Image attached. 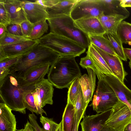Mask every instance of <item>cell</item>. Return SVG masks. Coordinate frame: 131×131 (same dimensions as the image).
I'll return each instance as SVG.
<instances>
[{
    "mask_svg": "<svg viewBox=\"0 0 131 131\" xmlns=\"http://www.w3.org/2000/svg\"><path fill=\"white\" fill-rule=\"evenodd\" d=\"M28 119L30 123L36 131H44L43 128L40 127L37 122V117L34 113L29 114Z\"/></svg>",
    "mask_w": 131,
    "mask_h": 131,
    "instance_id": "40",
    "label": "cell"
},
{
    "mask_svg": "<svg viewBox=\"0 0 131 131\" xmlns=\"http://www.w3.org/2000/svg\"><path fill=\"white\" fill-rule=\"evenodd\" d=\"M111 110V108L100 113L84 116L80 123L82 131H100L105 125Z\"/></svg>",
    "mask_w": 131,
    "mask_h": 131,
    "instance_id": "12",
    "label": "cell"
},
{
    "mask_svg": "<svg viewBox=\"0 0 131 131\" xmlns=\"http://www.w3.org/2000/svg\"><path fill=\"white\" fill-rule=\"evenodd\" d=\"M79 123L77 124L74 119V127L72 131H78V128Z\"/></svg>",
    "mask_w": 131,
    "mask_h": 131,
    "instance_id": "48",
    "label": "cell"
},
{
    "mask_svg": "<svg viewBox=\"0 0 131 131\" xmlns=\"http://www.w3.org/2000/svg\"><path fill=\"white\" fill-rule=\"evenodd\" d=\"M4 5L10 18V23L20 24L27 20L20 4L21 1L3 0Z\"/></svg>",
    "mask_w": 131,
    "mask_h": 131,
    "instance_id": "17",
    "label": "cell"
},
{
    "mask_svg": "<svg viewBox=\"0 0 131 131\" xmlns=\"http://www.w3.org/2000/svg\"><path fill=\"white\" fill-rule=\"evenodd\" d=\"M20 4L27 20L33 24L49 18L46 8L35 2L21 1Z\"/></svg>",
    "mask_w": 131,
    "mask_h": 131,
    "instance_id": "9",
    "label": "cell"
},
{
    "mask_svg": "<svg viewBox=\"0 0 131 131\" xmlns=\"http://www.w3.org/2000/svg\"><path fill=\"white\" fill-rule=\"evenodd\" d=\"M74 109L73 105L67 103L61 120L63 131H72L74 124Z\"/></svg>",
    "mask_w": 131,
    "mask_h": 131,
    "instance_id": "25",
    "label": "cell"
},
{
    "mask_svg": "<svg viewBox=\"0 0 131 131\" xmlns=\"http://www.w3.org/2000/svg\"><path fill=\"white\" fill-rule=\"evenodd\" d=\"M35 85L38 89L42 108L47 104L52 105L54 91L52 84L48 79H45Z\"/></svg>",
    "mask_w": 131,
    "mask_h": 131,
    "instance_id": "20",
    "label": "cell"
},
{
    "mask_svg": "<svg viewBox=\"0 0 131 131\" xmlns=\"http://www.w3.org/2000/svg\"><path fill=\"white\" fill-rule=\"evenodd\" d=\"M24 129L25 131H36L29 121H27V123L25 125Z\"/></svg>",
    "mask_w": 131,
    "mask_h": 131,
    "instance_id": "43",
    "label": "cell"
},
{
    "mask_svg": "<svg viewBox=\"0 0 131 131\" xmlns=\"http://www.w3.org/2000/svg\"><path fill=\"white\" fill-rule=\"evenodd\" d=\"M6 32L7 30L5 26L0 24V38L3 36Z\"/></svg>",
    "mask_w": 131,
    "mask_h": 131,
    "instance_id": "44",
    "label": "cell"
},
{
    "mask_svg": "<svg viewBox=\"0 0 131 131\" xmlns=\"http://www.w3.org/2000/svg\"><path fill=\"white\" fill-rule=\"evenodd\" d=\"M30 40H32L29 37L15 35L7 32L3 36L0 38V46H5Z\"/></svg>",
    "mask_w": 131,
    "mask_h": 131,
    "instance_id": "32",
    "label": "cell"
},
{
    "mask_svg": "<svg viewBox=\"0 0 131 131\" xmlns=\"http://www.w3.org/2000/svg\"><path fill=\"white\" fill-rule=\"evenodd\" d=\"M47 20L44 19L34 24L31 33L29 37L32 40L38 39L47 32L49 25Z\"/></svg>",
    "mask_w": 131,
    "mask_h": 131,
    "instance_id": "30",
    "label": "cell"
},
{
    "mask_svg": "<svg viewBox=\"0 0 131 131\" xmlns=\"http://www.w3.org/2000/svg\"><path fill=\"white\" fill-rule=\"evenodd\" d=\"M40 121L42 125L44 131H56L59 125V124L56 123L52 118L43 115L40 116Z\"/></svg>",
    "mask_w": 131,
    "mask_h": 131,
    "instance_id": "35",
    "label": "cell"
},
{
    "mask_svg": "<svg viewBox=\"0 0 131 131\" xmlns=\"http://www.w3.org/2000/svg\"><path fill=\"white\" fill-rule=\"evenodd\" d=\"M88 36L90 43L108 53L116 55L109 42L103 35Z\"/></svg>",
    "mask_w": 131,
    "mask_h": 131,
    "instance_id": "27",
    "label": "cell"
},
{
    "mask_svg": "<svg viewBox=\"0 0 131 131\" xmlns=\"http://www.w3.org/2000/svg\"><path fill=\"white\" fill-rule=\"evenodd\" d=\"M24 87L21 86L17 78L9 74L0 83V99L12 110L26 113L23 93Z\"/></svg>",
    "mask_w": 131,
    "mask_h": 131,
    "instance_id": "4",
    "label": "cell"
},
{
    "mask_svg": "<svg viewBox=\"0 0 131 131\" xmlns=\"http://www.w3.org/2000/svg\"><path fill=\"white\" fill-rule=\"evenodd\" d=\"M103 36L109 42L116 55L122 60L127 61V58L124 51L123 43L116 33L106 32Z\"/></svg>",
    "mask_w": 131,
    "mask_h": 131,
    "instance_id": "24",
    "label": "cell"
},
{
    "mask_svg": "<svg viewBox=\"0 0 131 131\" xmlns=\"http://www.w3.org/2000/svg\"><path fill=\"white\" fill-rule=\"evenodd\" d=\"M16 131H25L24 129L22 128L20 129H17Z\"/></svg>",
    "mask_w": 131,
    "mask_h": 131,
    "instance_id": "51",
    "label": "cell"
},
{
    "mask_svg": "<svg viewBox=\"0 0 131 131\" xmlns=\"http://www.w3.org/2000/svg\"><path fill=\"white\" fill-rule=\"evenodd\" d=\"M19 56L7 58L0 61V83L9 74L10 67L17 62Z\"/></svg>",
    "mask_w": 131,
    "mask_h": 131,
    "instance_id": "31",
    "label": "cell"
},
{
    "mask_svg": "<svg viewBox=\"0 0 131 131\" xmlns=\"http://www.w3.org/2000/svg\"><path fill=\"white\" fill-rule=\"evenodd\" d=\"M51 66L49 64L42 65L31 68L25 74L22 79L17 78L19 84L22 87L36 84L45 79L48 74Z\"/></svg>",
    "mask_w": 131,
    "mask_h": 131,
    "instance_id": "14",
    "label": "cell"
},
{
    "mask_svg": "<svg viewBox=\"0 0 131 131\" xmlns=\"http://www.w3.org/2000/svg\"><path fill=\"white\" fill-rule=\"evenodd\" d=\"M131 123V110L129 106L118 100L111 108L110 115L105 123L114 131H123Z\"/></svg>",
    "mask_w": 131,
    "mask_h": 131,
    "instance_id": "7",
    "label": "cell"
},
{
    "mask_svg": "<svg viewBox=\"0 0 131 131\" xmlns=\"http://www.w3.org/2000/svg\"><path fill=\"white\" fill-rule=\"evenodd\" d=\"M124 131H131V123L128 124L125 128Z\"/></svg>",
    "mask_w": 131,
    "mask_h": 131,
    "instance_id": "50",
    "label": "cell"
},
{
    "mask_svg": "<svg viewBox=\"0 0 131 131\" xmlns=\"http://www.w3.org/2000/svg\"><path fill=\"white\" fill-rule=\"evenodd\" d=\"M10 23V18L4 5L3 0H0V24L6 26Z\"/></svg>",
    "mask_w": 131,
    "mask_h": 131,
    "instance_id": "38",
    "label": "cell"
},
{
    "mask_svg": "<svg viewBox=\"0 0 131 131\" xmlns=\"http://www.w3.org/2000/svg\"><path fill=\"white\" fill-rule=\"evenodd\" d=\"M12 111L5 104L0 103V131H16V119Z\"/></svg>",
    "mask_w": 131,
    "mask_h": 131,
    "instance_id": "18",
    "label": "cell"
},
{
    "mask_svg": "<svg viewBox=\"0 0 131 131\" xmlns=\"http://www.w3.org/2000/svg\"><path fill=\"white\" fill-rule=\"evenodd\" d=\"M79 64L83 68L86 69L89 68L92 69L97 75L98 80L103 78L104 74L101 73L98 70L93 61L88 54H86V56L81 58Z\"/></svg>",
    "mask_w": 131,
    "mask_h": 131,
    "instance_id": "34",
    "label": "cell"
},
{
    "mask_svg": "<svg viewBox=\"0 0 131 131\" xmlns=\"http://www.w3.org/2000/svg\"><path fill=\"white\" fill-rule=\"evenodd\" d=\"M76 26L88 35H103L106 31L99 18L90 17L74 21Z\"/></svg>",
    "mask_w": 131,
    "mask_h": 131,
    "instance_id": "13",
    "label": "cell"
},
{
    "mask_svg": "<svg viewBox=\"0 0 131 131\" xmlns=\"http://www.w3.org/2000/svg\"><path fill=\"white\" fill-rule=\"evenodd\" d=\"M80 78L74 80L69 86L68 92L67 103L73 104L78 95L81 88Z\"/></svg>",
    "mask_w": 131,
    "mask_h": 131,
    "instance_id": "33",
    "label": "cell"
},
{
    "mask_svg": "<svg viewBox=\"0 0 131 131\" xmlns=\"http://www.w3.org/2000/svg\"><path fill=\"white\" fill-rule=\"evenodd\" d=\"M90 44L104 59L114 75L124 83L127 73L124 69L123 62L120 58L116 55L108 53L93 44Z\"/></svg>",
    "mask_w": 131,
    "mask_h": 131,
    "instance_id": "11",
    "label": "cell"
},
{
    "mask_svg": "<svg viewBox=\"0 0 131 131\" xmlns=\"http://www.w3.org/2000/svg\"><path fill=\"white\" fill-rule=\"evenodd\" d=\"M39 43L38 39L30 40L1 46L6 56L8 58H9L18 57L25 54Z\"/></svg>",
    "mask_w": 131,
    "mask_h": 131,
    "instance_id": "16",
    "label": "cell"
},
{
    "mask_svg": "<svg viewBox=\"0 0 131 131\" xmlns=\"http://www.w3.org/2000/svg\"><path fill=\"white\" fill-rule=\"evenodd\" d=\"M118 100L113 89L103 79H101L98 80L96 92L90 106L99 113L112 108Z\"/></svg>",
    "mask_w": 131,
    "mask_h": 131,
    "instance_id": "6",
    "label": "cell"
},
{
    "mask_svg": "<svg viewBox=\"0 0 131 131\" xmlns=\"http://www.w3.org/2000/svg\"><path fill=\"white\" fill-rule=\"evenodd\" d=\"M86 69L88 74H85L81 76L80 78V83L87 107L89 103L92 100L95 91L96 75L91 68H88Z\"/></svg>",
    "mask_w": 131,
    "mask_h": 131,
    "instance_id": "15",
    "label": "cell"
},
{
    "mask_svg": "<svg viewBox=\"0 0 131 131\" xmlns=\"http://www.w3.org/2000/svg\"><path fill=\"white\" fill-rule=\"evenodd\" d=\"M123 50L127 58L131 61V48H124Z\"/></svg>",
    "mask_w": 131,
    "mask_h": 131,
    "instance_id": "45",
    "label": "cell"
},
{
    "mask_svg": "<svg viewBox=\"0 0 131 131\" xmlns=\"http://www.w3.org/2000/svg\"><path fill=\"white\" fill-rule=\"evenodd\" d=\"M5 54L2 47L0 46V61L7 58Z\"/></svg>",
    "mask_w": 131,
    "mask_h": 131,
    "instance_id": "46",
    "label": "cell"
},
{
    "mask_svg": "<svg viewBox=\"0 0 131 131\" xmlns=\"http://www.w3.org/2000/svg\"><path fill=\"white\" fill-rule=\"evenodd\" d=\"M74 109V118L76 123H80L84 117L86 107L82 91L81 88L79 93L73 104Z\"/></svg>",
    "mask_w": 131,
    "mask_h": 131,
    "instance_id": "26",
    "label": "cell"
},
{
    "mask_svg": "<svg viewBox=\"0 0 131 131\" xmlns=\"http://www.w3.org/2000/svg\"><path fill=\"white\" fill-rule=\"evenodd\" d=\"M116 34L122 43L131 45V24L122 21L118 26Z\"/></svg>",
    "mask_w": 131,
    "mask_h": 131,
    "instance_id": "28",
    "label": "cell"
},
{
    "mask_svg": "<svg viewBox=\"0 0 131 131\" xmlns=\"http://www.w3.org/2000/svg\"><path fill=\"white\" fill-rule=\"evenodd\" d=\"M60 56L54 50L39 43L28 52L19 57L17 62L9 68V74L22 79L31 68L46 64L51 66Z\"/></svg>",
    "mask_w": 131,
    "mask_h": 131,
    "instance_id": "1",
    "label": "cell"
},
{
    "mask_svg": "<svg viewBox=\"0 0 131 131\" xmlns=\"http://www.w3.org/2000/svg\"><path fill=\"white\" fill-rule=\"evenodd\" d=\"M103 79L113 89L118 100L127 105L131 110V90L113 75L104 74Z\"/></svg>",
    "mask_w": 131,
    "mask_h": 131,
    "instance_id": "10",
    "label": "cell"
},
{
    "mask_svg": "<svg viewBox=\"0 0 131 131\" xmlns=\"http://www.w3.org/2000/svg\"><path fill=\"white\" fill-rule=\"evenodd\" d=\"M120 4L123 7H131V0H120Z\"/></svg>",
    "mask_w": 131,
    "mask_h": 131,
    "instance_id": "42",
    "label": "cell"
},
{
    "mask_svg": "<svg viewBox=\"0 0 131 131\" xmlns=\"http://www.w3.org/2000/svg\"><path fill=\"white\" fill-rule=\"evenodd\" d=\"M38 40L39 43L52 50L60 56H79L86 50L85 48L76 42L50 32Z\"/></svg>",
    "mask_w": 131,
    "mask_h": 131,
    "instance_id": "5",
    "label": "cell"
},
{
    "mask_svg": "<svg viewBox=\"0 0 131 131\" xmlns=\"http://www.w3.org/2000/svg\"><path fill=\"white\" fill-rule=\"evenodd\" d=\"M59 0H38L34 2L43 6L46 8L51 7L58 3Z\"/></svg>",
    "mask_w": 131,
    "mask_h": 131,
    "instance_id": "41",
    "label": "cell"
},
{
    "mask_svg": "<svg viewBox=\"0 0 131 131\" xmlns=\"http://www.w3.org/2000/svg\"><path fill=\"white\" fill-rule=\"evenodd\" d=\"M7 32L9 34L19 36H24L22 33L20 24L10 23L5 26Z\"/></svg>",
    "mask_w": 131,
    "mask_h": 131,
    "instance_id": "37",
    "label": "cell"
},
{
    "mask_svg": "<svg viewBox=\"0 0 131 131\" xmlns=\"http://www.w3.org/2000/svg\"><path fill=\"white\" fill-rule=\"evenodd\" d=\"M50 32L63 36L86 48L90 44L88 36L75 26L70 15L49 17L47 20Z\"/></svg>",
    "mask_w": 131,
    "mask_h": 131,
    "instance_id": "3",
    "label": "cell"
},
{
    "mask_svg": "<svg viewBox=\"0 0 131 131\" xmlns=\"http://www.w3.org/2000/svg\"><path fill=\"white\" fill-rule=\"evenodd\" d=\"M100 131H114L109 127L105 125Z\"/></svg>",
    "mask_w": 131,
    "mask_h": 131,
    "instance_id": "47",
    "label": "cell"
},
{
    "mask_svg": "<svg viewBox=\"0 0 131 131\" xmlns=\"http://www.w3.org/2000/svg\"><path fill=\"white\" fill-rule=\"evenodd\" d=\"M129 67L131 69V61H130L129 62Z\"/></svg>",
    "mask_w": 131,
    "mask_h": 131,
    "instance_id": "52",
    "label": "cell"
},
{
    "mask_svg": "<svg viewBox=\"0 0 131 131\" xmlns=\"http://www.w3.org/2000/svg\"><path fill=\"white\" fill-rule=\"evenodd\" d=\"M32 90L34 97L35 104L39 114L42 115L43 113L47 115L46 112L42 108V102L39 93L38 88L35 86Z\"/></svg>",
    "mask_w": 131,
    "mask_h": 131,
    "instance_id": "36",
    "label": "cell"
},
{
    "mask_svg": "<svg viewBox=\"0 0 131 131\" xmlns=\"http://www.w3.org/2000/svg\"><path fill=\"white\" fill-rule=\"evenodd\" d=\"M78 0H59L52 7L46 8L49 18L62 15H70Z\"/></svg>",
    "mask_w": 131,
    "mask_h": 131,
    "instance_id": "21",
    "label": "cell"
},
{
    "mask_svg": "<svg viewBox=\"0 0 131 131\" xmlns=\"http://www.w3.org/2000/svg\"><path fill=\"white\" fill-rule=\"evenodd\" d=\"M102 11L105 15H121L126 18L129 16V12L122 7L120 0H99Z\"/></svg>",
    "mask_w": 131,
    "mask_h": 131,
    "instance_id": "19",
    "label": "cell"
},
{
    "mask_svg": "<svg viewBox=\"0 0 131 131\" xmlns=\"http://www.w3.org/2000/svg\"><path fill=\"white\" fill-rule=\"evenodd\" d=\"M35 84L25 86L23 95L24 104L26 108L32 113L39 114L36 107L32 90Z\"/></svg>",
    "mask_w": 131,
    "mask_h": 131,
    "instance_id": "29",
    "label": "cell"
},
{
    "mask_svg": "<svg viewBox=\"0 0 131 131\" xmlns=\"http://www.w3.org/2000/svg\"><path fill=\"white\" fill-rule=\"evenodd\" d=\"M98 18L106 32L116 33L119 23L126 18L125 16L121 15H105L103 12Z\"/></svg>",
    "mask_w": 131,
    "mask_h": 131,
    "instance_id": "22",
    "label": "cell"
},
{
    "mask_svg": "<svg viewBox=\"0 0 131 131\" xmlns=\"http://www.w3.org/2000/svg\"><path fill=\"white\" fill-rule=\"evenodd\" d=\"M123 131H124V130Z\"/></svg>",
    "mask_w": 131,
    "mask_h": 131,
    "instance_id": "53",
    "label": "cell"
},
{
    "mask_svg": "<svg viewBox=\"0 0 131 131\" xmlns=\"http://www.w3.org/2000/svg\"><path fill=\"white\" fill-rule=\"evenodd\" d=\"M56 131H63L62 122L61 121L59 123V126Z\"/></svg>",
    "mask_w": 131,
    "mask_h": 131,
    "instance_id": "49",
    "label": "cell"
},
{
    "mask_svg": "<svg viewBox=\"0 0 131 131\" xmlns=\"http://www.w3.org/2000/svg\"><path fill=\"white\" fill-rule=\"evenodd\" d=\"M20 25L24 36L29 37L32 31L34 24L26 20L21 23Z\"/></svg>",
    "mask_w": 131,
    "mask_h": 131,
    "instance_id": "39",
    "label": "cell"
},
{
    "mask_svg": "<svg viewBox=\"0 0 131 131\" xmlns=\"http://www.w3.org/2000/svg\"><path fill=\"white\" fill-rule=\"evenodd\" d=\"M75 57L60 56L50 67L48 79L56 88L62 89L69 87L75 79L82 76Z\"/></svg>",
    "mask_w": 131,
    "mask_h": 131,
    "instance_id": "2",
    "label": "cell"
},
{
    "mask_svg": "<svg viewBox=\"0 0 131 131\" xmlns=\"http://www.w3.org/2000/svg\"><path fill=\"white\" fill-rule=\"evenodd\" d=\"M91 58L98 70L105 75L113 74L104 59L90 44L86 52Z\"/></svg>",
    "mask_w": 131,
    "mask_h": 131,
    "instance_id": "23",
    "label": "cell"
},
{
    "mask_svg": "<svg viewBox=\"0 0 131 131\" xmlns=\"http://www.w3.org/2000/svg\"><path fill=\"white\" fill-rule=\"evenodd\" d=\"M103 12L99 0H78L70 15L75 21L90 17L98 18Z\"/></svg>",
    "mask_w": 131,
    "mask_h": 131,
    "instance_id": "8",
    "label": "cell"
}]
</instances>
